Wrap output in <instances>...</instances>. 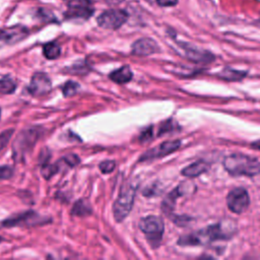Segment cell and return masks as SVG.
Wrapping results in <instances>:
<instances>
[{"instance_id": "1", "label": "cell", "mask_w": 260, "mask_h": 260, "mask_svg": "<svg viewBox=\"0 0 260 260\" xmlns=\"http://www.w3.org/2000/svg\"><path fill=\"white\" fill-rule=\"evenodd\" d=\"M237 232L236 222L222 220L215 224L206 226L203 230L182 236L178 240L180 246H201L214 241L231 239Z\"/></svg>"}, {"instance_id": "2", "label": "cell", "mask_w": 260, "mask_h": 260, "mask_svg": "<svg viewBox=\"0 0 260 260\" xmlns=\"http://www.w3.org/2000/svg\"><path fill=\"white\" fill-rule=\"evenodd\" d=\"M223 168L230 175L235 177H253L260 173V161L253 156L234 153L225 156L223 159Z\"/></svg>"}, {"instance_id": "3", "label": "cell", "mask_w": 260, "mask_h": 260, "mask_svg": "<svg viewBox=\"0 0 260 260\" xmlns=\"http://www.w3.org/2000/svg\"><path fill=\"white\" fill-rule=\"evenodd\" d=\"M42 133L43 128L40 126H32L21 130L12 144L13 158L17 161L23 160L25 155L34 148Z\"/></svg>"}, {"instance_id": "4", "label": "cell", "mask_w": 260, "mask_h": 260, "mask_svg": "<svg viewBox=\"0 0 260 260\" xmlns=\"http://www.w3.org/2000/svg\"><path fill=\"white\" fill-rule=\"evenodd\" d=\"M136 187L131 184H126L121 188L120 194L113 205V214L116 221H122L130 213L134 199H135Z\"/></svg>"}, {"instance_id": "5", "label": "cell", "mask_w": 260, "mask_h": 260, "mask_svg": "<svg viewBox=\"0 0 260 260\" xmlns=\"http://www.w3.org/2000/svg\"><path fill=\"white\" fill-rule=\"evenodd\" d=\"M139 228L152 248L159 246L164 234V220L156 215H148L140 219Z\"/></svg>"}, {"instance_id": "6", "label": "cell", "mask_w": 260, "mask_h": 260, "mask_svg": "<svg viewBox=\"0 0 260 260\" xmlns=\"http://www.w3.org/2000/svg\"><path fill=\"white\" fill-rule=\"evenodd\" d=\"M128 19V13L123 9H109L101 13L98 18V24L106 29H118Z\"/></svg>"}, {"instance_id": "7", "label": "cell", "mask_w": 260, "mask_h": 260, "mask_svg": "<svg viewBox=\"0 0 260 260\" xmlns=\"http://www.w3.org/2000/svg\"><path fill=\"white\" fill-rule=\"evenodd\" d=\"M80 161V158L75 153H69L63 157H61L59 160H57L55 164H45L42 166L41 173L44 178L50 179L60 171H66L70 168H74L77 166Z\"/></svg>"}, {"instance_id": "8", "label": "cell", "mask_w": 260, "mask_h": 260, "mask_svg": "<svg viewBox=\"0 0 260 260\" xmlns=\"http://www.w3.org/2000/svg\"><path fill=\"white\" fill-rule=\"evenodd\" d=\"M250 203V197L246 189L237 187L231 190L226 196V204L230 210L234 213L240 214L244 212Z\"/></svg>"}, {"instance_id": "9", "label": "cell", "mask_w": 260, "mask_h": 260, "mask_svg": "<svg viewBox=\"0 0 260 260\" xmlns=\"http://www.w3.org/2000/svg\"><path fill=\"white\" fill-rule=\"evenodd\" d=\"M48 217H44L42 215H40L39 213L32 211V210H28V211H24L22 213L10 216L8 218H6L5 220H3L2 225L5 226H14V225H37V224H43L45 222H48Z\"/></svg>"}, {"instance_id": "10", "label": "cell", "mask_w": 260, "mask_h": 260, "mask_svg": "<svg viewBox=\"0 0 260 260\" xmlns=\"http://www.w3.org/2000/svg\"><path fill=\"white\" fill-rule=\"evenodd\" d=\"M93 13V8L88 0H68L65 17L68 19H87Z\"/></svg>"}, {"instance_id": "11", "label": "cell", "mask_w": 260, "mask_h": 260, "mask_svg": "<svg viewBox=\"0 0 260 260\" xmlns=\"http://www.w3.org/2000/svg\"><path fill=\"white\" fill-rule=\"evenodd\" d=\"M181 145L180 140H168L164 141L157 146L148 149L142 155L139 157L140 161H146V160H152L155 158H159L162 156H166L175 150H177Z\"/></svg>"}, {"instance_id": "12", "label": "cell", "mask_w": 260, "mask_h": 260, "mask_svg": "<svg viewBox=\"0 0 260 260\" xmlns=\"http://www.w3.org/2000/svg\"><path fill=\"white\" fill-rule=\"evenodd\" d=\"M52 88V82L50 77L44 72L35 73L27 87L28 92L34 96H41L47 94Z\"/></svg>"}, {"instance_id": "13", "label": "cell", "mask_w": 260, "mask_h": 260, "mask_svg": "<svg viewBox=\"0 0 260 260\" xmlns=\"http://www.w3.org/2000/svg\"><path fill=\"white\" fill-rule=\"evenodd\" d=\"M159 51L157 43L150 38H141L135 41L131 46V53L135 56H149Z\"/></svg>"}, {"instance_id": "14", "label": "cell", "mask_w": 260, "mask_h": 260, "mask_svg": "<svg viewBox=\"0 0 260 260\" xmlns=\"http://www.w3.org/2000/svg\"><path fill=\"white\" fill-rule=\"evenodd\" d=\"M28 35V29L23 25H14L0 29V41L12 45L20 42Z\"/></svg>"}, {"instance_id": "15", "label": "cell", "mask_w": 260, "mask_h": 260, "mask_svg": "<svg viewBox=\"0 0 260 260\" xmlns=\"http://www.w3.org/2000/svg\"><path fill=\"white\" fill-rule=\"evenodd\" d=\"M180 46L184 49L185 52V56L190 59L193 62H197V63H208L214 60V56L204 50L192 47L191 45L188 44H180Z\"/></svg>"}, {"instance_id": "16", "label": "cell", "mask_w": 260, "mask_h": 260, "mask_svg": "<svg viewBox=\"0 0 260 260\" xmlns=\"http://www.w3.org/2000/svg\"><path fill=\"white\" fill-rule=\"evenodd\" d=\"M185 193V188L183 185L178 186L176 189H174L173 191H171L168 196L164 199L162 204H161V209L162 212L165 214H170L173 212L175 205H176V201L179 197H181L183 194Z\"/></svg>"}, {"instance_id": "17", "label": "cell", "mask_w": 260, "mask_h": 260, "mask_svg": "<svg viewBox=\"0 0 260 260\" xmlns=\"http://www.w3.org/2000/svg\"><path fill=\"white\" fill-rule=\"evenodd\" d=\"M209 169V164L205 160H197L189 166H187L186 168H184L181 172V174L185 177L188 178H195L198 177L200 175H202L203 173L207 172Z\"/></svg>"}, {"instance_id": "18", "label": "cell", "mask_w": 260, "mask_h": 260, "mask_svg": "<svg viewBox=\"0 0 260 260\" xmlns=\"http://www.w3.org/2000/svg\"><path fill=\"white\" fill-rule=\"evenodd\" d=\"M109 77L113 81H115L117 83H120V84L126 83V82L131 80V78H132V71H131V69H130V67L128 65H124V66L120 67L119 69L114 70L109 75Z\"/></svg>"}, {"instance_id": "19", "label": "cell", "mask_w": 260, "mask_h": 260, "mask_svg": "<svg viewBox=\"0 0 260 260\" xmlns=\"http://www.w3.org/2000/svg\"><path fill=\"white\" fill-rule=\"evenodd\" d=\"M71 212L75 216H87L91 213V206L87 200L79 199L74 203Z\"/></svg>"}, {"instance_id": "20", "label": "cell", "mask_w": 260, "mask_h": 260, "mask_svg": "<svg viewBox=\"0 0 260 260\" xmlns=\"http://www.w3.org/2000/svg\"><path fill=\"white\" fill-rule=\"evenodd\" d=\"M43 54L49 60L57 59L61 54V47L55 42L47 43L43 47Z\"/></svg>"}, {"instance_id": "21", "label": "cell", "mask_w": 260, "mask_h": 260, "mask_svg": "<svg viewBox=\"0 0 260 260\" xmlns=\"http://www.w3.org/2000/svg\"><path fill=\"white\" fill-rule=\"evenodd\" d=\"M218 76L224 80L229 81H236L244 78L246 76V72L244 71H238L232 68H225L221 72L218 73Z\"/></svg>"}, {"instance_id": "22", "label": "cell", "mask_w": 260, "mask_h": 260, "mask_svg": "<svg viewBox=\"0 0 260 260\" xmlns=\"http://www.w3.org/2000/svg\"><path fill=\"white\" fill-rule=\"evenodd\" d=\"M16 88V81L10 76L0 78V93L8 94L14 92Z\"/></svg>"}, {"instance_id": "23", "label": "cell", "mask_w": 260, "mask_h": 260, "mask_svg": "<svg viewBox=\"0 0 260 260\" xmlns=\"http://www.w3.org/2000/svg\"><path fill=\"white\" fill-rule=\"evenodd\" d=\"M78 89H79V84L75 81L69 80L63 86V94H64V96L68 98V96L75 94L78 91Z\"/></svg>"}, {"instance_id": "24", "label": "cell", "mask_w": 260, "mask_h": 260, "mask_svg": "<svg viewBox=\"0 0 260 260\" xmlns=\"http://www.w3.org/2000/svg\"><path fill=\"white\" fill-rule=\"evenodd\" d=\"M13 129H6L0 133V151L4 149V147L8 144L10 138L13 135Z\"/></svg>"}, {"instance_id": "25", "label": "cell", "mask_w": 260, "mask_h": 260, "mask_svg": "<svg viewBox=\"0 0 260 260\" xmlns=\"http://www.w3.org/2000/svg\"><path fill=\"white\" fill-rule=\"evenodd\" d=\"M89 69V67L87 66L86 63L84 62H81L80 64H74L72 65L68 70L71 72V73H74V74H84L85 72H87Z\"/></svg>"}, {"instance_id": "26", "label": "cell", "mask_w": 260, "mask_h": 260, "mask_svg": "<svg viewBox=\"0 0 260 260\" xmlns=\"http://www.w3.org/2000/svg\"><path fill=\"white\" fill-rule=\"evenodd\" d=\"M99 167L103 174H109V173L113 172V170L116 167V164L114 160H104L100 164Z\"/></svg>"}, {"instance_id": "27", "label": "cell", "mask_w": 260, "mask_h": 260, "mask_svg": "<svg viewBox=\"0 0 260 260\" xmlns=\"http://www.w3.org/2000/svg\"><path fill=\"white\" fill-rule=\"evenodd\" d=\"M13 176V169L9 166H0V181L10 179Z\"/></svg>"}, {"instance_id": "28", "label": "cell", "mask_w": 260, "mask_h": 260, "mask_svg": "<svg viewBox=\"0 0 260 260\" xmlns=\"http://www.w3.org/2000/svg\"><path fill=\"white\" fill-rule=\"evenodd\" d=\"M173 129H174V123H173L171 120L164 121V122L160 124L159 128H158V133H157V135L161 136V135H164L165 133L172 131Z\"/></svg>"}, {"instance_id": "29", "label": "cell", "mask_w": 260, "mask_h": 260, "mask_svg": "<svg viewBox=\"0 0 260 260\" xmlns=\"http://www.w3.org/2000/svg\"><path fill=\"white\" fill-rule=\"evenodd\" d=\"M156 3L161 7H172L178 4V0H156Z\"/></svg>"}, {"instance_id": "30", "label": "cell", "mask_w": 260, "mask_h": 260, "mask_svg": "<svg viewBox=\"0 0 260 260\" xmlns=\"http://www.w3.org/2000/svg\"><path fill=\"white\" fill-rule=\"evenodd\" d=\"M190 221H191V218L184 216V215L177 216L176 218H174V222H176L178 225H186Z\"/></svg>"}, {"instance_id": "31", "label": "cell", "mask_w": 260, "mask_h": 260, "mask_svg": "<svg viewBox=\"0 0 260 260\" xmlns=\"http://www.w3.org/2000/svg\"><path fill=\"white\" fill-rule=\"evenodd\" d=\"M151 133H152V127H150V128H148L147 130L143 131V133H142L141 136H140V140H141V141H144V140L149 139V138L151 137Z\"/></svg>"}, {"instance_id": "32", "label": "cell", "mask_w": 260, "mask_h": 260, "mask_svg": "<svg viewBox=\"0 0 260 260\" xmlns=\"http://www.w3.org/2000/svg\"><path fill=\"white\" fill-rule=\"evenodd\" d=\"M109 5H117L120 4L121 2H123L124 0H105Z\"/></svg>"}, {"instance_id": "33", "label": "cell", "mask_w": 260, "mask_h": 260, "mask_svg": "<svg viewBox=\"0 0 260 260\" xmlns=\"http://www.w3.org/2000/svg\"><path fill=\"white\" fill-rule=\"evenodd\" d=\"M0 117H1V109H0Z\"/></svg>"}, {"instance_id": "34", "label": "cell", "mask_w": 260, "mask_h": 260, "mask_svg": "<svg viewBox=\"0 0 260 260\" xmlns=\"http://www.w3.org/2000/svg\"><path fill=\"white\" fill-rule=\"evenodd\" d=\"M0 241H1V238H0Z\"/></svg>"}]
</instances>
